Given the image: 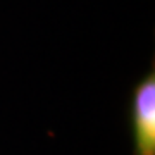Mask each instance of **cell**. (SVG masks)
<instances>
[{
	"label": "cell",
	"mask_w": 155,
	"mask_h": 155,
	"mask_svg": "<svg viewBox=\"0 0 155 155\" xmlns=\"http://www.w3.org/2000/svg\"><path fill=\"white\" fill-rule=\"evenodd\" d=\"M133 138L136 155H155V78H143L133 95Z\"/></svg>",
	"instance_id": "obj_1"
}]
</instances>
